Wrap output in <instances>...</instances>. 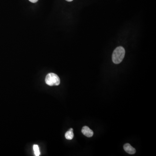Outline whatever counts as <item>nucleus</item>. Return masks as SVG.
<instances>
[{"mask_svg": "<svg viewBox=\"0 0 156 156\" xmlns=\"http://www.w3.org/2000/svg\"><path fill=\"white\" fill-rule=\"evenodd\" d=\"M125 51L122 46H118L112 54V61L115 64H119L122 61L125 56Z\"/></svg>", "mask_w": 156, "mask_h": 156, "instance_id": "obj_1", "label": "nucleus"}, {"mask_svg": "<svg viewBox=\"0 0 156 156\" xmlns=\"http://www.w3.org/2000/svg\"><path fill=\"white\" fill-rule=\"evenodd\" d=\"M45 82L48 86H56L60 85V80L56 74L50 73L46 75L45 78Z\"/></svg>", "mask_w": 156, "mask_h": 156, "instance_id": "obj_2", "label": "nucleus"}, {"mask_svg": "<svg viewBox=\"0 0 156 156\" xmlns=\"http://www.w3.org/2000/svg\"><path fill=\"white\" fill-rule=\"evenodd\" d=\"M82 132L85 136L88 138L92 137L93 135V131L87 126H84L82 130Z\"/></svg>", "mask_w": 156, "mask_h": 156, "instance_id": "obj_3", "label": "nucleus"}, {"mask_svg": "<svg viewBox=\"0 0 156 156\" xmlns=\"http://www.w3.org/2000/svg\"><path fill=\"white\" fill-rule=\"evenodd\" d=\"M124 150L128 154L133 155L136 153V150L133 147H132L129 143H126L124 146Z\"/></svg>", "mask_w": 156, "mask_h": 156, "instance_id": "obj_4", "label": "nucleus"}, {"mask_svg": "<svg viewBox=\"0 0 156 156\" xmlns=\"http://www.w3.org/2000/svg\"><path fill=\"white\" fill-rule=\"evenodd\" d=\"M73 137H74V134H73V129H70L65 133V138L66 139L71 140L73 139Z\"/></svg>", "mask_w": 156, "mask_h": 156, "instance_id": "obj_5", "label": "nucleus"}, {"mask_svg": "<svg viewBox=\"0 0 156 156\" xmlns=\"http://www.w3.org/2000/svg\"><path fill=\"white\" fill-rule=\"evenodd\" d=\"M33 149H34L35 155L36 156L40 155V151H39V147L38 145L34 144L33 146Z\"/></svg>", "mask_w": 156, "mask_h": 156, "instance_id": "obj_6", "label": "nucleus"}, {"mask_svg": "<svg viewBox=\"0 0 156 156\" xmlns=\"http://www.w3.org/2000/svg\"><path fill=\"white\" fill-rule=\"evenodd\" d=\"M29 1L33 3H35L38 1V0H29Z\"/></svg>", "mask_w": 156, "mask_h": 156, "instance_id": "obj_7", "label": "nucleus"}, {"mask_svg": "<svg viewBox=\"0 0 156 156\" xmlns=\"http://www.w3.org/2000/svg\"><path fill=\"white\" fill-rule=\"evenodd\" d=\"M65 1H67L68 2H71L73 0H65Z\"/></svg>", "mask_w": 156, "mask_h": 156, "instance_id": "obj_8", "label": "nucleus"}]
</instances>
